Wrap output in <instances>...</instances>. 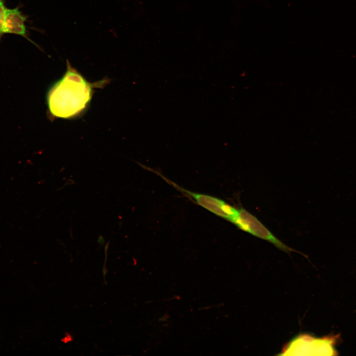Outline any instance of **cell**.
Masks as SVG:
<instances>
[{"instance_id":"5b68a950","label":"cell","mask_w":356,"mask_h":356,"mask_svg":"<svg viewBox=\"0 0 356 356\" xmlns=\"http://www.w3.org/2000/svg\"><path fill=\"white\" fill-rule=\"evenodd\" d=\"M28 17L24 15L18 7L13 8L6 7L4 25V34H15L21 36L39 48L30 38L25 22Z\"/></svg>"},{"instance_id":"7a4b0ae2","label":"cell","mask_w":356,"mask_h":356,"mask_svg":"<svg viewBox=\"0 0 356 356\" xmlns=\"http://www.w3.org/2000/svg\"><path fill=\"white\" fill-rule=\"evenodd\" d=\"M230 222L239 229L270 242L281 251L287 253L298 252L305 256V255L283 243L255 216L242 207L238 209L236 215Z\"/></svg>"},{"instance_id":"6da1fadb","label":"cell","mask_w":356,"mask_h":356,"mask_svg":"<svg viewBox=\"0 0 356 356\" xmlns=\"http://www.w3.org/2000/svg\"><path fill=\"white\" fill-rule=\"evenodd\" d=\"M62 77L48 90L47 103L51 115L68 119L83 112L90 101L92 84L89 83L67 60Z\"/></svg>"},{"instance_id":"277c9868","label":"cell","mask_w":356,"mask_h":356,"mask_svg":"<svg viewBox=\"0 0 356 356\" xmlns=\"http://www.w3.org/2000/svg\"><path fill=\"white\" fill-rule=\"evenodd\" d=\"M178 190L189 196L199 205L213 214L230 222L236 215L238 209L218 198L193 192L173 183Z\"/></svg>"},{"instance_id":"8992f818","label":"cell","mask_w":356,"mask_h":356,"mask_svg":"<svg viewBox=\"0 0 356 356\" xmlns=\"http://www.w3.org/2000/svg\"><path fill=\"white\" fill-rule=\"evenodd\" d=\"M6 7L5 0H0V43L3 33V25Z\"/></svg>"},{"instance_id":"3957f363","label":"cell","mask_w":356,"mask_h":356,"mask_svg":"<svg viewBox=\"0 0 356 356\" xmlns=\"http://www.w3.org/2000/svg\"><path fill=\"white\" fill-rule=\"evenodd\" d=\"M332 341L328 339H315L309 336L302 335L293 340L284 352L291 353L289 355H300L301 353H308L309 355H332L334 351Z\"/></svg>"},{"instance_id":"52a82bcc","label":"cell","mask_w":356,"mask_h":356,"mask_svg":"<svg viewBox=\"0 0 356 356\" xmlns=\"http://www.w3.org/2000/svg\"><path fill=\"white\" fill-rule=\"evenodd\" d=\"M61 341L64 343H68L72 341V336L68 333H66V336L63 338Z\"/></svg>"}]
</instances>
